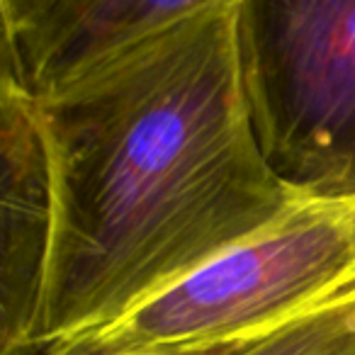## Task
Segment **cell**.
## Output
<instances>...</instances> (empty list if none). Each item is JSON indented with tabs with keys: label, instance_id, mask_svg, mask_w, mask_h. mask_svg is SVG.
I'll return each instance as SVG.
<instances>
[{
	"label": "cell",
	"instance_id": "obj_1",
	"mask_svg": "<svg viewBox=\"0 0 355 355\" xmlns=\"http://www.w3.org/2000/svg\"><path fill=\"white\" fill-rule=\"evenodd\" d=\"M37 112L56 222L32 355L112 324L302 202L253 137L234 6L105 56Z\"/></svg>",
	"mask_w": 355,
	"mask_h": 355
},
{
	"label": "cell",
	"instance_id": "obj_2",
	"mask_svg": "<svg viewBox=\"0 0 355 355\" xmlns=\"http://www.w3.org/2000/svg\"><path fill=\"white\" fill-rule=\"evenodd\" d=\"M355 287V202H300L117 321L40 355H144L256 340Z\"/></svg>",
	"mask_w": 355,
	"mask_h": 355
},
{
	"label": "cell",
	"instance_id": "obj_3",
	"mask_svg": "<svg viewBox=\"0 0 355 355\" xmlns=\"http://www.w3.org/2000/svg\"><path fill=\"white\" fill-rule=\"evenodd\" d=\"M253 137L302 202H355V0H239Z\"/></svg>",
	"mask_w": 355,
	"mask_h": 355
},
{
	"label": "cell",
	"instance_id": "obj_4",
	"mask_svg": "<svg viewBox=\"0 0 355 355\" xmlns=\"http://www.w3.org/2000/svg\"><path fill=\"white\" fill-rule=\"evenodd\" d=\"M0 355H32L54 243V173L37 100L0 85Z\"/></svg>",
	"mask_w": 355,
	"mask_h": 355
},
{
	"label": "cell",
	"instance_id": "obj_5",
	"mask_svg": "<svg viewBox=\"0 0 355 355\" xmlns=\"http://www.w3.org/2000/svg\"><path fill=\"white\" fill-rule=\"evenodd\" d=\"M239 0H0L3 76L44 98L100 59Z\"/></svg>",
	"mask_w": 355,
	"mask_h": 355
},
{
	"label": "cell",
	"instance_id": "obj_6",
	"mask_svg": "<svg viewBox=\"0 0 355 355\" xmlns=\"http://www.w3.org/2000/svg\"><path fill=\"white\" fill-rule=\"evenodd\" d=\"M241 355H355V287L258 338Z\"/></svg>",
	"mask_w": 355,
	"mask_h": 355
},
{
	"label": "cell",
	"instance_id": "obj_7",
	"mask_svg": "<svg viewBox=\"0 0 355 355\" xmlns=\"http://www.w3.org/2000/svg\"><path fill=\"white\" fill-rule=\"evenodd\" d=\"M256 340H241V343H227V345H214V348H200V350H173V353H144V355H241Z\"/></svg>",
	"mask_w": 355,
	"mask_h": 355
}]
</instances>
